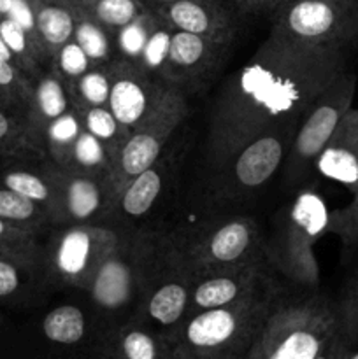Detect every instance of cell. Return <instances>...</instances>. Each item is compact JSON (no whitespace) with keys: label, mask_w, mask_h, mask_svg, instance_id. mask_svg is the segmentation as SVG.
<instances>
[{"label":"cell","mask_w":358,"mask_h":359,"mask_svg":"<svg viewBox=\"0 0 358 359\" xmlns=\"http://www.w3.org/2000/svg\"><path fill=\"white\" fill-rule=\"evenodd\" d=\"M295 132H274L239 147L214 172L213 193L218 200L248 198L283 167Z\"/></svg>","instance_id":"cell-10"},{"label":"cell","mask_w":358,"mask_h":359,"mask_svg":"<svg viewBox=\"0 0 358 359\" xmlns=\"http://www.w3.org/2000/svg\"><path fill=\"white\" fill-rule=\"evenodd\" d=\"M298 42L358 48V18L343 0H281L272 11V28Z\"/></svg>","instance_id":"cell-9"},{"label":"cell","mask_w":358,"mask_h":359,"mask_svg":"<svg viewBox=\"0 0 358 359\" xmlns=\"http://www.w3.org/2000/svg\"><path fill=\"white\" fill-rule=\"evenodd\" d=\"M74 41L86 53L93 67L109 65L112 60H116L114 35L83 9H77Z\"/></svg>","instance_id":"cell-26"},{"label":"cell","mask_w":358,"mask_h":359,"mask_svg":"<svg viewBox=\"0 0 358 359\" xmlns=\"http://www.w3.org/2000/svg\"><path fill=\"white\" fill-rule=\"evenodd\" d=\"M314 170L323 177L353 188L358 181V109L344 114L336 132L323 147Z\"/></svg>","instance_id":"cell-19"},{"label":"cell","mask_w":358,"mask_h":359,"mask_svg":"<svg viewBox=\"0 0 358 359\" xmlns=\"http://www.w3.org/2000/svg\"><path fill=\"white\" fill-rule=\"evenodd\" d=\"M343 2H344V6H346L347 9H350L351 13L358 18V0H343Z\"/></svg>","instance_id":"cell-44"},{"label":"cell","mask_w":358,"mask_h":359,"mask_svg":"<svg viewBox=\"0 0 358 359\" xmlns=\"http://www.w3.org/2000/svg\"><path fill=\"white\" fill-rule=\"evenodd\" d=\"M70 109H72V100H70L69 84L55 69L49 67L34 83L27 111L28 123L37 139L41 140L42 147H44L42 140H44L46 128Z\"/></svg>","instance_id":"cell-21"},{"label":"cell","mask_w":358,"mask_h":359,"mask_svg":"<svg viewBox=\"0 0 358 359\" xmlns=\"http://www.w3.org/2000/svg\"><path fill=\"white\" fill-rule=\"evenodd\" d=\"M83 121L76 109H70L65 114L56 118L44 132V151L48 161L56 167H65L69 161L70 151L79 133L83 132Z\"/></svg>","instance_id":"cell-30"},{"label":"cell","mask_w":358,"mask_h":359,"mask_svg":"<svg viewBox=\"0 0 358 359\" xmlns=\"http://www.w3.org/2000/svg\"><path fill=\"white\" fill-rule=\"evenodd\" d=\"M351 202L344 209L330 214L329 223V231L340 238L344 249H353L358 245V181L351 188Z\"/></svg>","instance_id":"cell-37"},{"label":"cell","mask_w":358,"mask_h":359,"mask_svg":"<svg viewBox=\"0 0 358 359\" xmlns=\"http://www.w3.org/2000/svg\"><path fill=\"white\" fill-rule=\"evenodd\" d=\"M105 354L111 359H167L161 337L133 318L112 332Z\"/></svg>","instance_id":"cell-24"},{"label":"cell","mask_w":358,"mask_h":359,"mask_svg":"<svg viewBox=\"0 0 358 359\" xmlns=\"http://www.w3.org/2000/svg\"><path fill=\"white\" fill-rule=\"evenodd\" d=\"M157 20L158 14L154 11L147 9L146 13L140 14L132 23L119 28L114 34L116 58L139 67V60L142 56L144 46H146L147 37H150Z\"/></svg>","instance_id":"cell-34"},{"label":"cell","mask_w":358,"mask_h":359,"mask_svg":"<svg viewBox=\"0 0 358 359\" xmlns=\"http://www.w3.org/2000/svg\"><path fill=\"white\" fill-rule=\"evenodd\" d=\"M48 168L58 184L60 226L62 224H104L114 212V196L109 179L72 168Z\"/></svg>","instance_id":"cell-14"},{"label":"cell","mask_w":358,"mask_h":359,"mask_svg":"<svg viewBox=\"0 0 358 359\" xmlns=\"http://www.w3.org/2000/svg\"><path fill=\"white\" fill-rule=\"evenodd\" d=\"M0 107H7V109H13V111H16V109H14L13 105H11L9 98H7L6 95L2 93V91H0Z\"/></svg>","instance_id":"cell-45"},{"label":"cell","mask_w":358,"mask_h":359,"mask_svg":"<svg viewBox=\"0 0 358 359\" xmlns=\"http://www.w3.org/2000/svg\"><path fill=\"white\" fill-rule=\"evenodd\" d=\"M0 219L25 230L42 233L51 228V217L39 203L0 184Z\"/></svg>","instance_id":"cell-27"},{"label":"cell","mask_w":358,"mask_h":359,"mask_svg":"<svg viewBox=\"0 0 358 359\" xmlns=\"http://www.w3.org/2000/svg\"><path fill=\"white\" fill-rule=\"evenodd\" d=\"M171 160L164 158V154H161V158L153 167H150L142 174L137 175L123 189L112 214H118L121 219L128 221V223H135V221L142 219L144 216H147L153 210L158 198L164 195V189L167 186L168 179H171Z\"/></svg>","instance_id":"cell-20"},{"label":"cell","mask_w":358,"mask_h":359,"mask_svg":"<svg viewBox=\"0 0 358 359\" xmlns=\"http://www.w3.org/2000/svg\"><path fill=\"white\" fill-rule=\"evenodd\" d=\"M74 109H76L81 121H83V128L88 133H91L95 139L100 140L105 146V149L109 151V154L112 156V160H116L119 149H121L123 144L126 142V139H128L132 132L116 119V116L112 114L107 105H102V107Z\"/></svg>","instance_id":"cell-28"},{"label":"cell","mask_w":358,"mask_h":359,"mask_svg":"<svg viewBox=\"0 0 358 359\" xmlns=\"http://www.w3.org/2000/svg\"><path fill=\"white\" fill-rule=\"evenodd\" d=\"M32 7H34L39 42L51 67V60L55 58L60 48L74 37L77 9L48 0H32Z\"/></svg>","instance_id":"cell-22"},{"label":"cell","mask_w":358,"mask_h":359,"mask_svg":"<svg viewBox=\"0 0 358 359\" xmlns=\"http://www.w3.org/2000/svg\"><path fill=\"white\" fill-rule=\"evenodd\" d=\"M330 214L312 189H302L277 212L272 233L263 244L267 263L297 287L318 290L319 269L314 244L329 231Z\"/></svg>","instance_id":"cell-4"},{"label":"cell","mask_w":358,"mask_h":359,"mask_svg":"<svg viewBox=\"0 0 358 359\" xmlns=\"http://www.w3.org/2000/svg\"><path fill=\"white\" fill-rule=\"evenodd\" d=\"M81 9L114 35L150 7L142 0H81Z\"/></svg>","instance_id":"cell-32"},{"label":"cell","mask_w":358,"mask_h":359,"mask_svg":"<svg viewBox=\"0 0 358 359\" xmlns=\"http://www.w3.org/2000/svg\"><path fill=\"white\" fill-rule=\"evenodd\" d=\"M161 258V241L119 237L95 272L86 293L104 314H121L139 307Z\"/></svg>","instance_id":"cell-6"},{"label":"cell","mask_w":358,"mask_h":359,"mask_svg":"<svg viewBox=\"0 0 358 359\" xmlns=\"http://www.w3.org/2000/svg\"><path fill=\"white\" fill-rule=\"evenodd\" d=\"M347 55L333 46L298 42L270 30L214 100L206 139L211 170L256 137L295 132L325 88L347 69Z\"/></svg>","instance_id":"cell-1"},{"label":"cell","mask_w":358,"mask_h":359,"mask_svg":"<svg viewBox=\"0 0 358 359\" xmlns=\"http://www.w3.org/2000/svg\"><path fill=\"white\" fill-rule=\"evenodd\" d=\"M0 184L39 203L49 214L53 226H60L58 184L49 172L48 160L4 161V168L0 172Z\"/></svg>","instance_id":"cell-18"},{"label":"cell","mask_w":358,"mask_h":359,"mask_svg":"<svg viewBox=\"0 0 358 359\" xmlns=\"http://www.w3.org/2000/svg\"><path fill=\"white\" fill-rule=\"evenodd\" d=\"M39 272V255L0 251V302L20 298Z\"/></svg>","instance_id":"cell-25"},{"label":"cell","mask_w":358,"mask_h":359,"mask_svg":"<svg viewBox=\"0 0 358 359\" xmlns=\"http://www.w3.org/2000/svg\"><path fill=\"white\" fill-rule=\"evenodd\" d=\"M354 91H357V76L350 69L343 70L302 118L284 158V188H302L311 177L323 147L336 132L344 114L353 107Z\"/></svg>","instance_id":"cell-7"},{"label":"cell","mask_w":358,"mask_h":359,"mask_svg":"<svg viewBox=\"0 0 358 359\" xmlns=\"http://www.w3.org/2000/svg\"><path fill=\"white\" fill-rule=\"evenodd\" d=\"M42 335L56 346H76L86 335V318L76 305H60L42 319Z\"/></svg>","instance_id":"cell-29"},{"label":"cell","mask_w":358,"mask_h":359,"mask_svg":"<svg viewBox=\"0 0 358 359\" xmlns=\"http://www.w3.org/2000/svg\"><path fill=\"white\" fill-rule=\"evenodd\" d=\"M171 242L175 262L193 283L202 277L267 263L263 237L253 217L235 216L204 224L183 242Z\"/></svg>","instance_id":"cell-5"},{"label":"cell","mask_w":358,"mask_h":359,"mask_svg":"<svg viewBox=\"0 0 358 359\" xmlns=\"http://www.w3.org/2000/svg\"><path fill=\"white\" fill-rule=\"evenodd\" d=\"M337 330L336 305L318 290H283L248 359H316Z\"/></svg>","instance_id":"cell-3"},{"label":"cell","mask_w":358,"mask_h":359,"mask_svg":"<svg viewBox=\"0 0 358 359\" xmlns=\"http://www.w3.org/2000/svg\"><path fill=\"white\" fill-rule=\"evenodd\" d=\"M53 4H63V6L74 7V9H81V0H48Z\"/></svg>","instance_id":"cell-43"},{"label":"cell","mask_w":358,"mask_h":359,"mask_svg":"<svg viewBox=\"0 0 358 359\" xmlns=\"http://www.w3.org/2000/svg\"><path fill=\"white\" fill-rule=\"evenodd\" d=\"M284 287L270 280L244 300L188 314L161 337L167 359H248Z\"/></svg>","instance_id":"cell-2"},{"label":"cell","mask_w":358,"mask_h":359,"mask_svg":"<svg viewBox=\"0 0 358 359\" xmlns=\"http://www.w3.org/2000/svg\"><path fill=\"white\" fill-rule=\"evenodd\" d=\"M188 114L185 93H178L157 116L144 123L140 128L133 130L114 160L112 174L109 177L114 203H118L123 189L137 177L153 167L164 154L165 146L174 135ZM116 209V207H114Z\"/></svg>","instance_id":"cell-11"},{"label":"cell","mask_w":358,"mask_h":359,"mask_svg":"<svg viewBox=\"0 0 358 359\" xmlns=\"http://www.w3.org/2000/svg\"><path fill=\"white\" fill-rule=\"evenodd\" d=\"M340 359H358V351H354V353H347V351H344L343 358Z\"/></svg>","instance_id":"cell-47"},{"label":"cell","mask_w":358,"mask_h":359,"mask_svg":"<svg viewBox=\"0 0 358 359\" xmlns=\"http://www.w3.org/2000/svg\"><path fill=\"white\" fill-rule=\"evenodd\" d=\"M346 344L347 340L344 339V335L340 333V328H339L336 333H333L332 339H330L329 344L323 347V351L318 354V358L316 359H340L343 358L344 351H346Z\"/></svg>","instance_id":"cell-41"},{"label":"cell","mask_w":358,"mask_h":359,"mask_svg":"<svg viewBox=\"0 0 358 359\" xmlns=\"http://www.w3.org/2000/svg\"><path fill=\"white\" fill-rule=\"evenodd\" d=\"M93 65H91L90 58L81 49V46L74 41V37L67 44H63L55 55V58L51 60V69H55L67 83H74L76 79H79Z\"/></svg>","instance_id":"cell-38"},{"label":"cell","mask_w":358,"mask_h":359,"mask_svg":"<svg viewBox=\"0 0 358 359\" xmlns=\"http://www.w3.org/2000/svg\"><path fill=\"white\" fill-rule=\"evenodd\" d=\"M0 160H48L27 116L7 107H0Z\"/></svg>","instance_id":"cell-23"},{"label":"cell","mask_w":358,"mask_h":359,"mask_svg":"<svg viewBox=\"0 0 358 359\" xmlns=\"http://www.w3.org/2000/svg\"><path fill=\"white\" fill-rule=\"evenodd\" d=\"M337 311V321H339L340 333L344 339H357L358 337V273L353 276L347 283L344 297L340 300Z\"/></svg>","instance_id":"cell-40"},{"label":"cell","mask_w":358,"mask_h":359,"mask_svg":"<svg viewBox=\"0 0 358 359\" xmlns=\"http://www.w3.org/2000/svg\"><path fill=\"white\" fill-rule=\"evenodd\" d=\"M13 0H0V16H9Z\"/></svg>","instance_id":"cell-42"},{"label":"cell","mask_w":358,"mask_h":359,"mask_svg":"<svg viewBox=\"0 0 358 359\" xmlns=\"http://www.w3.org/2000/svg\"><path fill=\"white\" fill-rule=\"evenodd\" d=\"M193 279L175 262L171 242L161 241V258L147 284L133 319L150 326L157 335L174 332L188 316Z\"/></svg>","instance_id":"cell-12"},{"label":"cell","mask_w":358,"mask_h":359,"mask_svg":"<svg viewBox=\"0 0 358 359\" xmlns=\"http://www.w3.org/2000/svg\"><path fill=\"white\" fill-rule=\"evenodd\" d=\"M39 248L41 273L48 283L86 291L121 233L105 224H62Z\"/></svg>","instance_id":"cell-8"},{"label":"cell","mask_w":358,"mask_h":359,"mask_svg":"<svg viewBox=\"0 0 358 359\" xmlns=\"http://www.w3.org/2000/svg\"><path fill=\"white\" fill-rule=\"evenodd\" d=\"M93 359H111L107 356V354H105V356H98V358H93Z\"/></svg>","instance_id":"cell-50"},{"label":"cell","mask_w":358,"mask_h":359,"mask_svg":"<svg viewBox=\"0 0 358 359\" xmlns=\"http://www.w3.org/2000/svg\"><path fill=\"white\" fill-rule=\"evenodd\" d=\"M67 84L74 107H102L109 104L111 69L109 65L91 67L79 79Z\"/></svg>","instance_id":"cell-33"},{"label":"cell","mask_w":358,"mask_h":359,"mask_svg":"<svg viewBox=\"0 0 358 359\" xmlns=\"http://www.w3.org/2000/svg\"><path fill=\"white\" fill-rule=\"evenodd\" d=\"M228 48L230 42L174 28L164 81L185 93L190 88L204 83V79L218 69Z\"/></svg>","instance_id":"cell-15"},{"label":"cell","mask_w":358,"mask_h":359,"mask_svg":"<svg viewBox=\"0 0 358 359\" xmlns=\"http://www.w3.org/2000/svg\"><path fill=\"white\" fill-rule=\"evenodd\" d=\"M172 28L232 42L235 21L223 0H175L153 9Z\"/></svg>","instance_id":"cell-17"},{"label":"cell","mask_w":358,"mask_h":359,"mask_svg":"<svg viewBox=\"0 0 358 359\" xmlns=\"http://www.w3.org/2000/svg\"><path fill=\"white\" fill-rule=\"evenodd\" d=\"M112 167H114V160L105 149L104 144L95 139L86 130H83L74 142L69 161L63 168H72V170L86 172V174L109 179L112 174Z\"/></svg>","instance_id":"cell-31"},{"label":"cell","mask_w":358,"mask_h":359,"mask_svg":"<svg viewBox=\"0 0 358 359\" xmlns=\"http://www.w3.org/2000/svg\"><path fill=\"white\" fill-rule=\"evenodd\" d=\"M171 2H175V0H153V4H151L150 9L153 11V9H157V7L165 6V4H171Z\"/></svg>","instance_id":"cell-46"},{"label":"cell","mask_w":358,"mask_h":359,"mask_svg":"<svg viewBox=\"0 0 358 359\" xmlns=\"http://www.w3.org/2000/svg\"><path fill=\"white\" fill-rule=\"evenodd\" d=\"M32 90L34 83L18 67L0 58V91L9 98L11 105L25 116L30 104Z\"/></svg>","instance_id":"cell-36"},{"label":"cell","mask_w":358,"mask_h":359,"mask_svg":"<svg viewBox=\"0 0 358 359\" xmlns=\"http://www.w3.org/2000/svg\"><path fill=\"white\" fill-rule=\"evenodd\" d=\"M270 280L265 263L197 279L192 286L188 314L237 304L262 290Z\"/></svg>","instance_id":"cell-16"},{"label":"cell","mask_w":358,"mask_h":359,"mask_svg":"<svg viewBox=\"0 0 358 359\" xmlns=\"http://www.w3.org/2000/svg\"><path fill=\"white\" fill-rule=\"evenodd\" d=\"M281 2V0H272V6H274V9H276V7H277V4H279Z\"/></svg>","instance_id":"cell-49"},{"label":"cell","mask_w":358,"mask_h":359,"mask_svg":"<svg viewBox=\"0 0 358 359\" xmlns=\"http://www.w3.org/2000/svg\"><path fill=\"white\" fill-rule=\"evenodd\" d=\"M172 30L174 28L164 18L158 16L153 30H151L150 37H147L146 46H144L142 56L139 60V69L158 81H164L165 69H167Z\"/></svg>","instance_id":"cell-35"},{"label":"cell","mask_w":358,"mask_h":359,"mask_svg":"<svg viewBox=\"0 0 358 359\" xmlns=\"http://www.w3.org/2000/svg\"><path fill=\"white\" fill-rule=\"evenodd\" d=\"M144 4H146V7H151V4H153V0H142Z\"/></svg>","instance_id":"cell-48"},{"label":"cell","mask_w":358,"mask_h":359,"mask_svg":"<svg viewBox=\"0 0 358 359\" xmlns=\"http://www.w3.org/2000/svg\"><path fill=\"white\" fill-rule=\"evenodd\" d=\"M39 235L41 233L37 231L13 226L7 221L0 219V251L39 255Z\"/></svg>","instance_id":"cell-39"},{"label":"cell","mask_w":358,"mask_h":359,"mask_svg":"<svg viewBox=\"0 0 358 359\" xmlns=\"http://www.w3.org/2000/svg\"><path fill=\"white\" fill-rule=\"evenodd\" d=\"M109 104L112 114L123 126L133 132L157 116L181 90L147 76L137 65L112 60Z\"/></svg>","instance_id":"cell-13"}]
</instances>
